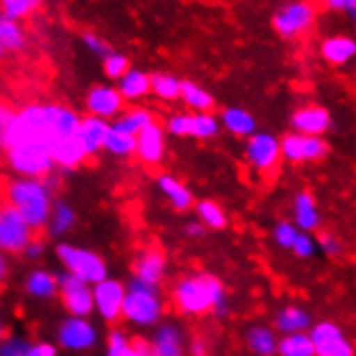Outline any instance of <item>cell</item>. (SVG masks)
Here are the masks:
<instances>
[{"label": "cell", "instance_id": "1", "mask_svg": "<svg viewBox=\"0 0 356 356\" xmlns=\"http://www.w3.org/2000/svg\"><path fill=\"white\" fill-rule=\"evenodd\" d=\"M80 115L63 104H29L15 113V119L0 132V149H11L15 145L33 143L52 147L78 132Z\"/></svg>", "mask_w": 356, "mask_h": 356}, {"label": "cell", "instance_id": "2", "mask_svg": "<svg viewBox=\"0 0 356 356\" xmlns=\"http://www.w3.org/2000/svg\"><path fill=\"white\" fill-rule=\"evenodd\" d=\"M173 305L184 316H227L229 298L222 281L209 272H195V275L181 277L173 287Z\"/></svg>", "mask_w": 356, "mask_h": 356}, {"label": "cell", "instance_id": "3", "mask_svg": "<svg viewBox=\"0 0 356 356\" xmlns=\"http://www.w3.org/2000/svg\"><path fill=\"white\" fill-rule=\"evenodd\" d=\"M54 201V188L46 179L13 177L5 186V203L26 220L33 232L46 227Z\"/></svg>", "mask_w": 356, "mask_h": 356}, {"label": "cell", "instance_id": "4", "mask_svg": "<svg viewBox=\"0 0 356 356\" xmlns=\"http://www.w3.org/2000/svg\"><path fill=\"white\" fill-rule=\"evenodd\" d=\"M164 316V298L160 294V287L140 283L132 279L125 285V298L121 318L138 328H156Z\"/></svg>", "mask_w": 356, "mask_h": 356}, {"label": "cell", "instance_id": "5", "mask_svg": "<svg viewBox=\"0 0 356 356\" xmlns=\"http://www.w3.org/2000/svg\"><path fill=\"white\" fill-rule=\"evenodd\" d=\"M56 259L63 266V270L67 275L80 279L87 285H95L99 281H104L108 277V264L99 253L87 248V246H78V244H70V242H60L56 246Z\"/></svg>", "mask_w": 356, "mask_h": 356}, {"label": "cell", "instance_id": "6", "mask_svg": "<svg viewBox=\"0 0 356 356\" xmlns=\"http://www.w3.org/2000/svg\"><path fill=\"white\" fill-rule=\"evenodd\" d=\"M5 160L17 177L46 179L56 169L52 160V152L44 147V145H33V143H22L7 149Z\"/></svg>", "mask_w": 356, "mask_h": 356}, {"label": "cell", "instance_id": "7", "mask_svg": "<svg viewBox=\"0 0 356 356\" xmlns=\"http://www.w3.org/2000/svg\"><path fill=\"white\" fill-rule=\"evenodd\" d=\"M97 343H99V330L89 318L67 316L56 326V343L54 346L65 352L82 354V352L93 350Z\"/></svg>", "mask_w": 356, "mask_h": 356}, {"label": "cell", "instance_id": "8", "mask_svg": "<svg viewBox=\"0 0 356 356\" xmlns=\"http://www.w3.org/2000/svg\"><path fill=\"white\" fill-rule=\"evenodd\" d=\"M246 164L259 175H270L281 164V138L270 132H255L246 138L244 147Z\"/></svg>", "mask_w": 356, "mask_h": 356}, {"label": "cell", "instance_id": "9", "mask_svg": "<svg viewBox=\"0 0 356 356\" xmlns=\"http://www.w3.org/2000/svg\"><path fill=\"white\" fill-rule=\"evenodd\" d=\"M309 339L316 356H354V343L346 330L332 320L316 322L309 328Z\"/></svg>", "mask_w": 356, "mask_h": 356}, {"label": "cell", "instance_id": "10", "mask_svg": "<svg viewBox=\"0 0 356 356\" xmlns=\"http://www.w3.org/2000/svg\"><path fill=\"white\" fill-rule=\"evenodd\" d=\"M33 238L35 232L26 225V220L7 203L0 205V253L3 255L24 253V248Z\"/></svg>", "mask_w": 356, "mask_h": 356}, {"label": "cell", "instance_id": "11", "mask_svg": "<svg viewBox=\"0 0 356 356\" xmlns=\"http://www.w3.org/2000/svg\"><path fill=\"white\" fill-rule=\"evenodd\" d=\"M330 147L322 136L289 132L281 138V160L289 164H311L328 156Z\"/></svg>", "mask_w": 356, "mask_h": 356}, {"label": "cell", "instance_id": "12", "mask_svg": "<svg viewBox=\"0 0 356 356\" xmlns=\"http://www.w3.org/2000/svg\"><path fill=\"white\" fill-rule=\"evenodd\" d=\"M56 283H58V296H60L63 309L67 311V316L89 318L93 313V289H91V285L82 283L80 279L67 275L65 270L56 272Z\"/></svg>", "mask_w": 356, "mask_h": 356}, {"label": "cell", "instance_id": "13", "mask_svg": "<svg viewBox=\"0 0 356 356\" xmlns=\"http://www.w3.org/2000/svg\"><path fill=\"white\" fill-rule=\"evenodd\" d=\"M316 22V7L307 0H294L283 5L272 19V26L283 39H294L307 33Z\"/></svg>", "mask_w": 356, "mask_h": 356}, {"label": "cell", "instance_id": "14", "mask_svg": "<svg viewBox=\"0 0 356 356\" xmlns=\"http://www.w3.org/2000/svg\"><path fill=\"white\" fill-rule=\"evenodd\" d=\"M91 289H93V313H97L108 324L119 322L123 298H125V285L117 279L106 277L104 281L95 283Z\"/></svg>", "mask_w": 356, "mask_h": 356}, {"label": "cell", "instance_id": "15", "mask_svg": "<svg viewBox=\"0 0 356 356\" xmlns=\"http://www.w3.org/2000/svg\"><path fill=\"white\" fill-rule=\"evenodd\" d=\"M85 106L91 117H97L104 121H115L123 113V97L119 95L117 87L97 85L89 89L85 97Z\"/></svg>", "mask_w": 356, "mask_h": 356}, {"label": "cell", "instance_id": "16", "mask_svg": "<svg viewBox=\"0 0 356 356\" xmlns=\"http://www.w3.org/2000/svg\"><path fill=\"white\" fill-rule=\"evenodd\" d=\"M140 162L158 166L166 158V134L164 128L156 121L149 123L143 132L136 134V154Z\"/></svg>", "mask_w": 356, "mask_h": 356}, {"label": "cell", "instance_id": "17", "mask_svg": "<svg viewBox=\"0 0 356 356\" xmlns=\"http://www.w3.org/2000/svg\"><path fill=\"white\" fill-rule=\"evenodd\" d=\"M291 130L296 134H307V136H324L330 125H332V117L324 106H318V104H311V106H302L298 108L294 115H291Z\"/></svg>", "mask_w": 356, "mask_h": 356}, {"label": "cell", "instance_id": "18", "mask_svg": "<svg viewBox=\"0 0 356 356\" xmlns=\"http://www.w3.org/2000/svg\"><path fill=\"white\" fill-rule=\"evenodd\" d=\"M169 272V261L160 248H145L134 261V279L140 283H147L160 287Z\"/></svg>", "mask_w": 356, "mask_h": 356}, {"label": "cell", "instance_id": "19", "mask_svg": "<svg viewBox=\"0 0 356 356\" xmlns=\"http://www.w3.org/2000/svg\"><path fill=\"white\" fill-rule=\"evenodd\" d=\"M291 218H294L291 222L296 225L298 232H305V234H313L322 227V214H320L318 201L309 191L296 193L294 201H291Z\"/></svg>", "mask_w": 356, "mask_h": 356}, {"label": "cell", "instance_id": "20", "mask_svg": "<svg viewBox=\"0 0 356 356\" xmlns=\"http://www.w3.org/2000/svg\"><path fill=\"white\" fill-rule=\"evenodd\" d=\"M184 332L177 324H158L149 339L152 356H186Z\"/></svg>", "mask_w": 356, "mask_h": 356}, {"label": "cell", "instance_id": "21", "mask_svg": "<svg viewBox=\"0 0 356 356\" xmlns=\"http://www.w3.org/2000/svg\"><path fill=\"white\" fill-rule=\"evenodd\" d=\"M108 130H111V121H104V119H97V117H91V115L80 117L76 136H78L82 147H85L87 156H93V154L102 152Z\"/></svg>", "mask_w": 356, "mask_h": 356}, {"label": "cell", "instance_id": "22", "mask_svg": "<svg viewBox=\"0 0 356 356\" xmlns=\"http://www.w3.org/2000/svg\"><path fill=\"white\" fill-rule=\"evenodd\" d=\"M156 186H158L160 195L169 201V205L173 209H177V212H186V209H191L195 205L193 191L179 177H175L171 173H162V175H158Z\"/></svg>", "mask_w": 356, "mask_h": 356}, {"label": "cell", "instance_id": "23", "mask_svg": "<svg viewBox=\"0 0 356 356\" xmlns=\"http://www.w3.org/2000/svg\"><path fill=\"white\" fill-rule=\"evenodd\" d=\"M313 326V318L307 309L300 305H287L275 316V330L283 334H296V332H309Z\"/></svg>", "mask_w": 356, "mask_h": 356}, {"label": "cell", "instance_id": "24", "mask_svg": "<svg viewBox=\"0 0 356 356\" xmlns=\"http://www.w3.org/2000/svg\"><path fill=\"white\" fill-rule=\"evenodd\" d=\"M89 156L85 152V147L80 145L78 136H70V138H63L58 140L54 147H52V160H54V166L56 169H63V171H72V169H78V166L85 162Z\"/></svg>", "mask_w": 356, "mask_h": 356}, {"label": "cell", "instance_id": "25", "mask_svg": "<svg viewBox=\"0 0 356 356\" xmlns=\"http://www.w3.org/2000/svg\"><path fill=\"white\" fill-rule=\"evenodd\" d=\"M24 289H26V294L35 300H52L58 294L56 275H52V272L46 268H35L26 275Z\"/></svg>", "mask_w": 356, "mask_h": 356}, {"label": "cell", "instance_id": "26", "mask_svg": "<svg viewBox=\"0 0 356 356\" xmlns=\"http://www.w3.org/2000/svg\"><path fill=\"white\" fill-rule=\"evenodd\" d=\"M244 341L246 348L255 356H277V346H279L277 330L266 324L250 326L244 334Z\"/></svg>", "mask_w": 356, "mask_h": 356}, {"label": "cell", "instance_id": "27", "mask_svg": "<svg viewBox=\"0 0 356 356\" xmlns=\"http://www.w3.org/2000/svg\"><path fill=\"white\" fill-rule=\"evenodd\" d=\"M220 128H225L227 132H232L238 138H248L250 134L257 132V121L244 108H225L220 113Z\"/></svg>", "mask_w": 356, "mask_h": 356}, {"label": "cell", "instance_id": "28", "mask_svg": "<svg viewBox=\"0 0 356 356\" xmlns=\"http://www.w3.org/2000/svg\"><path fill=\"white\" fill-rule=\"evenodd\" d=\"M356 54V41L346 35L328 37L322 41V56L330 65H346Z\"/></svg>", "mask_w": 356, "mask_h": 356}, {"label": "cell", "instance_id": "29", "mask_svg": "<svg viewBox=\"0 0 356 356\" xmlns=\"http://www.w3.org/2000/svg\"><path fill=\"white\" fill-rule=\"evenodd\" d=\"M74 227H76V209L65 201H54L48 222H46L48 234L52 238H63V236H67Z\"/></svg>", "mask_w": 356, "mask_h": 356}, {"label": "cell", "instance_id": "30", "mask_svg": "<svg viewBox=\"0 0 356 356\" xmlns=\"http://www.w3.org/2000/svg\"><path fill=\"white\" fill-rule=\"evenodd\" d=\"M117 91L123 97V102H138L149 93V76L140 70H128L119 78Z\"/></svg>", "mask_w": 356, "mask_h": 356}, {"label": "cell", "instance_id": "31", "mask_svg": "<svg viewBox=\"0 0 356 356\" xmlns=\"http://www.w3.org/2000/svg\"><path fill=\"white\" fill-rule=\"evenodd\" d=\"M149 123H154V115L147 108H130V111H123L111 125L123 134L136 136L138 132L147 128Z\"/></svg>", "mask_w": 356, "mask_h": 356}, {"label": "cell", "instance_id": "32", "mask_svg": "<svg viewBox=\"0 0 356 356\" xmlns=\"http://www.w3.org/2000/svg\"><path fill=\"white\" fill-rule=\"evenodd\" d=\"M193 207H195L197 220L205 229H214V232H220V229H225L227 222H229L225 207L220 203H216L214 199H203V201L195 203Z\"/></svg>", "mask_w": 356, "mask_h": 356}, {"label": "cell", "instance_id": "33", "mask_svg": "<svg viewBox=\"0 0 356 356\" xmlns=\"http://www.w3.org/2000/svg\"><path fill=\"white\" fill-rule=\"evenodd\" d=\"M179 99H184V104L195 113H209L214 108V95L205 91L203 87H199L197 82H181L179 89Z\"/></svg>", "mask_w": 356, "mask_h": 356}, {"label": "cell", "instance_id": "34", "mask_svg": "<svg viewBox=\"0 0 356 356\" xmlns=\"http://www.w3.org/2000/svg\"><path fill=\"white\" fill-rule=\"evenodd\" d=\"M220 121L212 113H193L191 115V125H188V136L207 140V138H216L220 134Z\"/></svg>", "mask_w": 356, "mask_h": 356}, {"label": "cell", "instance_id": "35", "mask_svg": "<svg viewBox=\"0 0 356 356\" xmlns=\"http://www.w3.org/2000/svg\"><path fill=\"white\" fill-rule=\"evenodd\" d=\"M106 154L115 156V158H130L136 154V136L123 134L119 130H115L111 125V130L106 134V140H104V147Z\"/></svg>", "mask_w": 356, "mask_h": 356}, {"label": "cell", "instance_id": "36", "mask_svg": "<svg viewBox=\"0 0 356 356\" xmlns=\"http://www.w3.org/2000/svg\"><path fill=\"white\" fill-rule=\"evenodd\" d=\"M277 354L279 356H316L313 354V343L309 339V332L283 334V337H279Z\"/></svg>", "mask_w": 356, "mask_h": 356}, {"label": "cell", "instance_id": "37", "mask_svg": "<svg viewBox=\"0 0 356 356\" xmlns=\"http://www.w3.org/2000/svg\"><path fill=\"white\" fill-rule=\"evenodd\" d=\"M181 80L173 74H154L149 76V93H156L164 102L179 99Z\"/></svg>", "mask_w": 356, "mask_h": 356}, {"label": "cell", "instance_id": "38", "mask_svg": "<svg viewBox=\"0 0 356 356\" xmlns=\"http://www.w3.org/2000/svg\"><path fill=\"white\" fill-rule=\"evenodd\" d=\"M0 46L5 50H22L24 48V31L17 22H11V19L5 17L3 26H0Z\"/></svg>", "mask_w": 356, "mask_h": 356}, {"label": "cell", "instance_id": "39", "mask_svg": "<svg viewBox=\"0 0 356 356\" xmlns=\"http://www.w3.org/2000/svg\"><path fill=\"white\" fill-rule=\"evenodd\" d=\"M41 0H0V11L11 22H17L26 15H31L35 11V7H39Z\"/></svg>", "mask_w": 356, "mask_h": 356}, {"label": "cell", "instance_id": "40", "mask_svg": "<svg viewBox=\"0 0 356 356\" xmlns=\"http://www.w3.org/2000/svg\"><path fill=\"white\" fill-rule=\"evenodd\" d=\"M106 356H136L134 341L123 330H113L106 339Z\"/></svg>", "mask_w": 356, "mask_h": 356}, {"label": "cell", "instance_id": "41", "mask_svg": "<svg viewBox=\"0 0 356 356\" xmlns=\"http://www.w3.org/2000/svg\"><path fill=\"white\" fill-rule=\"evenodd\" d=\"M298 236V229L291 220H279L275 227H272V242H275L279 248H291Z\"/></svg>", "mask_w": 356, "mask_h": 356}, {"label": "cell", "instance_id": "42", "mask_svg": "<svg viewBox=\"0 0 356 356\" xmlns=\"http://www.w3.org/2000/svg\"><path fill=\"white\" fill-rule=\"evenodd\" d=\"M31 341L22 334H5L0 339V356H29Z\"/></svg>", "mask_w": 356, "mask_h": 356}, {"label": "cell", "instance_id": "43", "mask_svg": "<svg viewBox=\"0 0 356 356\" xmlns=\"http://www.w3.org/2000/svg\"><path fill=\"white\" fill-rule=\"evenodd\" d=\"M291 253H294L298 259H311L318 255V240L313 234H305V232H298L294 244H291Z\"/></svg>", "mask_w": 356, "mask_h": 356}, {"label": "cell", "instance_id": "44", "mask_svg": "<svg viewBox=\"0 0 356 356\" xmlns=\"http://www.w3.org/2000/svg\"><path fill=\"white\" fill-rule=\"evenodd\" d=\"M128 70H130V60L121 52H111L108 56H104V72H106L108 78L119 80Z\"/></svg>", "mask_w": 356, "mask_h": 356}, {"label": "cell", "instance_id": "45", "mask_svg": "<svg viewBox=\"0 0 356 356\" xmlns=\"http://www.w3.org/2000/svg\"><path fill=\"white\" fill-rule=\"evenodd\" d=\"M318 240V253H324L326 257H341L343 253V242L337 238V236H332V234H322Z\"/></svg>", "mask_w": 356, "mask_h": 356}, {"label": "cell", "instance_id": "46", "mask_svg": "<svg viewBox=\"0 0 356 356\" xmlns=\"http://www.w3.org/2000/svg\"><path fill=\"white\" fill-rule=\"evenodd\" d=\"M188 125H191V113H177L166 121V132L184 138L188 136Z\"/></svg>", "mask_w": 356, "mask_h": 356}, {"label": "cell", "instance_id": "47", "mask_svg": "<svg viewBox=\"0 0 356 356\" xmlns=\"http://www.w3.org/2000/svg\"><path fill=\"white\" fill-rule=\"evenodd\" d=\"M85 46L93 52V54H97V56H108L113 50H111V46L104 41L102 37H97L95 33H85Z\"/></svg>", "mask_w": 356, "mask_h": 356}, {"label": "cell", "instance_id": "48", "mask_svg": "<svg viewBox=\"0 0 356 356\" xmlns=\"http://www.w3.org/2000/svg\"><path fill=\"white\" fill-rule=\"evenodd\" d=\"M29 356H58V348L50 341H31Z\"/></svg>", "mask_w": 356, "mask_h": 356}, {"label": "cell", "instance_id": "49", "mask_svg": "<svg viewBox=\"0 0 356 356\" xmlns=\"http://www.w3.org/2000/svg\"><path fill=\"white\" fill-rule=\"evenodd\" d=\"M324 5L332 11H341L348 13L352 19L356 15V0H324Z\"/></svg>", "mask_w": 356, "mask_h": 356}, {"label": "cell", "instance_id": "50", "mask_svg": "<svg viewBox=\"0 0 356 356\" xmlns=\"http://www.w3.org/2000/svg\"><path fill=\"white\" fill-rule=\"evenodd\" d=\"M44 250H46V244L44 242H41V240H37V238H33L31 242H29V246L24 248V257L26 259H41V257H44Z\"/></svg>", "mask_w": 356, "mask_h": 356}, {"label": "cell", "instance_id": "51", "mask_svg": "<svg viewBox=\"0 0 356 356\" xmlns=\"http://www.w3.org/2000/svg\"><path fill=\"white\" fill-rule=\"evenodd\" d=\"M15 108L11 106V104H7V102H0V132H3L7 125L15 119Z\"/></svg>", "mask_w": 356, "mask_h": 356}, {"label": "cell", "instance_id": "52", "mask_svg": "<svg viewBox=\"0 0 356 356\" xmlns=\"http://www.w3.org/2000/svg\"><path fill=\"white\" fill-rule=\"evenodd\" d=\"M205 234H207V229L195 218V220H191V222H186V236L188 238H193V240H201V238H205Z\"/></svg>", "mask_w": 356, "mask_h": 356}, {"label": "cell", "instance_id": "53", "mask_svg": "<svg viewBox=\"0 0 356 356\" xmlns=\"http://www.w3.org/2000/svg\"><path fill=\"white\" fill-rule=\"evenodd\" d=\"M188 354L191 356H209V346L203 337H197L188 346Z\"/></svg>", "mask_w": 356, "mask_h": 356}, {"label": "cell", "instance_id": "54", "mask_svg": "<svg viewBox=\"0 0 356 356\" xmlns=\"http://www.w3.org/2000/svg\"><path fill=\"white\" fill-rule=\"evenodd\" d=\"M132 341H134L136 356H152V352H149V341H147V339H132Z\"/></svg>", "mask_w": 356, "mask_h": 356}, {"label": "cell", "instance_id": "55", "mask_svg": "<svg viewBox=\"0 0 356 356\" xmlns=\"http://www.w3.org/2000/svg\"><path fill=\"white\" fill-rule=\"evenodd\" d=\"M9 270H11V266H9V257L0 253V283H5V281H7Z\"/></svg>", "mask_w": 356, "mask_h": 356}, {"label": "cell", "instance_id": "56", "mask_svg": "<svg viewBox=\"0 0 356 356\" xmlns=\"http://www.w3.org/2000/svg\"><path fill=\"white\" fill-rule=\"evenodd\" d=\"M7 334V328H5V320H3V316H0V339H3Z\"/></svg>", "mask_w": 356, "mask_h": 356}, {"label": "cell", "instance_id": "57", "mask_svg": "<svg viewBox=\"0 0 356 356\" xmlns=\"http://www.w3.org/2000/svg\"><path fill=\"white\" fill-rule=\"evenodd\" d=\"M5 52H7V50H5L3 46H0V60H3V58H5Z\"/></svg>", "mask_w": 356, "mask_h": 356}, {"label": "cell", "instance_id": "58", "mask_svg": "<svg viewBox=\"0 0 356 356\" xmlns=\"http://www.w3.org/2000/svg\"><path fill=\"white\" fill-rule=\"evenodd\" d=\"M3 22H5V15H3V11H0V26H3Z\"/></svg>", "mask_w": 356, "mask_h": 356}]
</instances>
